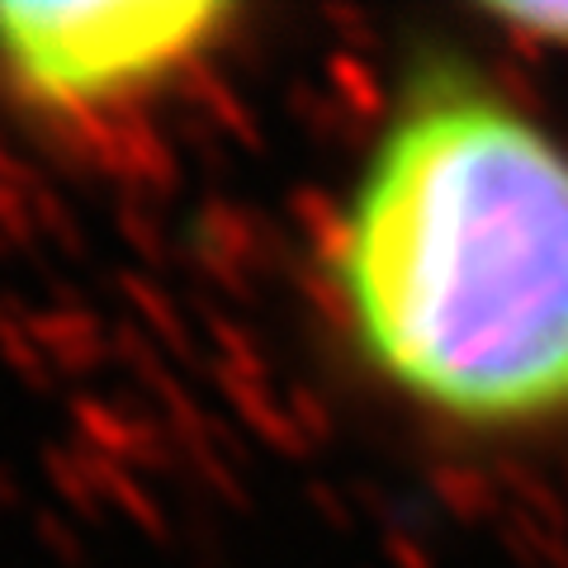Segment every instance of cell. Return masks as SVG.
Masks as SVG:
<instances>
[{
  "instance_id": "7a4b0ae2",
  "label": "cell",
  "mask_w": 568,
  "mask_h": 568,
  "mask_svg": "<svg viewBox=\"0 0 568 568\" xmlns=\"http://www.w3.org/2000/svg\"><path fill=\"white\" fill-rule=\"evenodd\" d=\"M242 20L213 0L0 6V85L58 129H114L171 100Z\"/></svg>"
},
{
  "instance_id": "3957f363",
  "label": "cell",
  "mask_w": 568,
  "mask_h": 568,
  "mask_svg": "<svg viewBox=\"0 0 568 568\" xmlns=\"http://www.w3.org/2000/svg\"><path fill=\"white\" fill-rule=\"evenodd\" d=\"M488 24L507 29L511 39L568 52V6H488Z\"/></svg>"
},
{
  "instance_id": "6da1fadb",
  "label": "cell",
  "mask_w": 568,
  "mask_h": 568,
  "mask_svg": "<svg viewBox=\"0 0 568 568\" xmlns=\"http://www.w3.org/2000/svg\"><path fill=\"white\" fill-rule=\"evenodd\" d=\"M323 271L351 351L422 417L568 426V148L484 71H407Z\"/></svg>"
}]
</instances>
